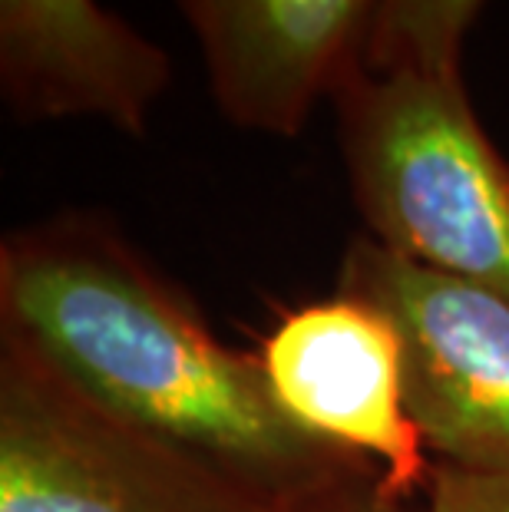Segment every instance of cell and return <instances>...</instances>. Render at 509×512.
I'll list each match as a JSON object with an SVG mask.
<instances>
[{
  "label": "cell",
  "instance_id": "1",
  "mask_svg": "<svg viewBox=\"0 0 509 512\" xmlns=\"http://www.w3.org/2000/svg\"><path fill=\"white\" fill-rule=\"evenodd\" d=\"M0 337L93 407L262 503L377 473L301 430L258 357L222 344L196 301L103 212L67 209L4 235Z\"/></svg>",
  "mask_w": 509,
  "mask_h": 512
},
{
  "label": "cell",
  "instance_id": "2",
  "mask_svg": "<svg viewBox=\"0 0 509 512\" xmlns=\"http://www.w3.org/2000/svg\"><path fill=\"white\" fill-rule=\"evenodd\" d=\"M331 106L367 235L509 301V159L480 126L463 73L364 67Z\"/></svg>",
  "mask_w": 509,
  "mask_h": 512
},
{
  "label": "cell",
  "instance_id": "3",
  "mask_svg": "<svg viewBox=\"0 0 509 512\" xmlns=\"http://www.w3.org/2000/svg\"><path fill=\"white\" fill-rule=\"evenodd\" d=\"M232 479L119 423L0 337V512H265Z\"/></svg>",
  "mask_w": 509,
  "mask_h": 512
},
{
  "label": "cell",
  "instance_id": "4",
  "mask_svg": "<svg viewBox=\"0 0 509 512\" xmlns=\"http://www.w3.org/2000/svg\"><path fill=\"white\" fill-rule=\"evenodd\" d=\"M338 291L391 321L404 354L407 403L440 466L509 476V301L351 238Z\"/></svg>",
  "mask_w": 509,
  "mask_h": 512
},
{
  "label": "cell",
  "instance_id": "5",
  "mask_svg": "<svg viewBox=\"0 0 509 512\" xmlns=\"http://www.w3.org/2000/svg\"><path fill=\"white\" fill-rule=\"evenodd\" d=\"M255 357L301 430L371 463L397 503L424 499L437 460L410 417L404 354L381 311L334 288L281 314Z\"/></svg>",
  "mask_w": 509,
  "mask_h": 512
},
{
  "label": "cell",
  "instance_id": "6",
  "mask_svg": "<svg viewBox=\"0 0 509 512\" xmlns=\"http://www.w3.org/2000/svg\"><path fill=\"white\" fill-rule=\"evenodd\" d=\"M219 113L238 129L298 136L318 103L367 67L384 0H176Z\"/></svg>",
  "mask_w": 509,
  "mask_h": 512
},
{
  "label": "cell",
  "instance_id": "7",
  "mask_svg": "<svg viewBox=\"0 0 509 512\" xmlns=\"http://www.w3.org/2000/svg\"><path fill=\"white\" fill-rule=\"evenodd\" d=\"M169 83L166 50L100 0H0V96L17 123L103 119L139 139Z\"/></svg>",
  "mask_w": 509,
  "mask_h": 512
},
{
  "label": "cell",
  "instance_id": "8",
  "mask_svg": "<svg viewBox=\"0 0 509 512\" xmlns=\"http://www.w3.org/2000/svg\"><path fill=\"white\" fill-rule=\"evenodd\" d=\"M483 0H384L367 70L463 73V43Z\"/></svg>",
  "mask_w": 509,
  "mask_h": 512
},
{
  "label": "cell",
  "instance_id": "9",
  "mask_svg": "<svg viewBox=\"0 0 509 512\" xmlns=\"http://www.w3.org/2000/svg\"><path fill=\"white\" fill-rule=\"evenodd\" d=\"M417 512H509V476L440 466Z\"/></svg>",
  "mask_w": 509,
  "mask_h": 512
},
{
  "label": "cell",
  "instance_id": "10",
  "mask_svg": "<svg viewBox=\"0 0 509 512\" xmlns=\"http://www.w3.org/2000/svg\"><path fill=\"white\" fill-rule=\"evenodd\" d=\"M265 512H417L414 506L397 503L384 493L377 473H354L338 483H328L311 493L291 496L285 503L268 506Z\"/></svg>",
  "mask_w": 509,
  "mask_h": 512
}]
</instances>
